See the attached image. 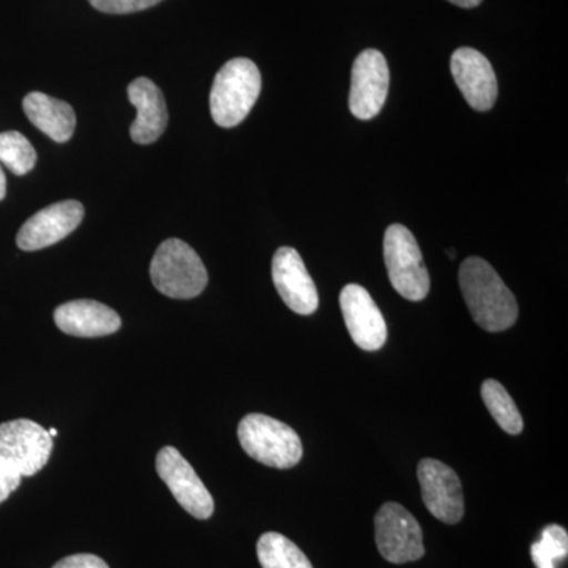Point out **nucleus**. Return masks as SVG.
<instances>
[{"label": "nucleus", "instance_id": "nucleus-1", "mask_svg": "<svg viewBox=\"0 0 568 568\" xmlns=\"http://www.w3.org/2000/svg\"><path fill=\"white\" fill-rule=\"evenodd\" d=\"M458 280L470 316L484 331L504 332L517 323V298L487 261L467 257Z\"/></svg>", "mask_w": 568, "mask_h": 568}, {"label": "nucleus", "instance_id": "nucleus-2", "mask_svg": "<svg viewBox=\"0 0 568 568\" xmlns=\"http://www.w3.org/2000/svg\"><path fill=\"white\" fill-rule=\"evenodd\" d=\"M260 69L250 59H231L216 73L211 91L213 121L223 129H233L244 122L260 99Z\"/></svg>", "mask_w": 568, "mask_h": 568}, {"label": "nucleus", "instance_id": "nucleus-3", "mask_svg": "<svg viewBox=\"0 0 568 568\" xmlns=\"http://www.w3.org/2000/svg\"><path fill=\"white\" fill-rule=\"evenodd\" d=\"M237 436L248 457L275 469H291L304 455L297 433L290 425L264 414H248L242 418Z\"/></svg>", "mask_w": 568, "mask_h": 568}, {"label": "nucleus", "instance_id": "nucleus-4", "mask_svg": "<svg viewBox=\"0 0 568 568\" xmlns=\"http://www.w3.org/2000/svg\"><path fill=\"white\" fill-rule=\"evenodd\" d=\"M155 290L171 298L197 297L207 286L203 260L181 239H168L155 252L151 264Z\"/></svg>", "mask_w": 568, "mask_h": 568}, {"label": "nucleus", "instance_id": "nucleus-5", "mask_svg": "<svg viewBox=\"0 0 568 568\" xmlns=\"http://www.w3.org/2000/svg\"><path fill=\"white\" fill-rule=\"evenodd\" d=\"M384 261L396 293L410 302L424 301L429 293V274L414 234L403 224H392L384 234Z\"/></svg>", "mask_w": 568, "mask_h": 568}, {"label": "nucleus", "instance_id": "nucleus-6", "mask_svg": "<svg viewBox=\"0 0 568 568\" xmlns=\"http://www.w3.org/2000/svg\"><path fill=\"white\" fill-rule=\"evenodd\" d=\"M52 446L48 429L29 418L0 424V459L21 477L39 474L50 462Z\"/></svg>", "mask_w": 568, "mask_h": 568}, {"label": "nucleus", "instance_id": "nucleus-7", "mask_svg": "<svg viewBox=\"0 0 568 568\" xmlns=\"http://www.w3.org/2000/svg\"><path fill=\"white\" fill-rule=\"evenodd\" d=\"M376 544L381 556L392 564L424 558V530L402 504L387 503L375 518Z\"/></svg>", "mask_w": 568, "mask_h": 568}, {"label": "nucleus", "instance_id": "nucleus-8", "mask_svg": "<svg viewBox=\"0 0 568 568\" xmlns=\"http://www.w3.org/2000/svg\"><path fill=\"white\" fill-rule=\"evenodd\" d=\"M156 473L171 489L175 500L192 517L209 519L215 510V503L193 466L182 457L175 447H164L156 455Z\"/></svg>", "mask_w": 568, "mask_h": 568}, {"label": "nucleus", "instance_id": "nucleus-9", "mask_svg": "<svg viewBox=\"0 0 568 568\" xmlns=\"http://www.w3.org/2000/svg\"><path fill=\"white\" fill-rule=\"evenodd\" d=\"M422 499L429 514L446 525H457L465 517L462 480L452 467L439 459L425 458L418 463Z\"/></svg>", "mask_w": 568, "mask_h": 568}, {"label": "nucleus", "instance_id": "nucleus-10", "mask_svg": "<svg viewBox=\"0 0 568 568\" xmlns=\"http://www.w3.org/2000/svg\"><path fill=\"white\" fill-rule=\"evenodd\" d=\"M390 73L383 52L365 50L357 55L351 77L349 108L355 118L369 121L387 100Z\"/></svg>", "mask_w": 568, "mask_h": 568}, {"label": "nucleus", "instance_id": "nucleus-11", "mask_svg": "<svg viewBox=\"0 0 568 568\" xmlns=\"http://www.w3.org/2000/svg\"><path fill=\"white\" fill-rule=\"evenodd\" d=\"M347 332L361 349L379 351L387 342V324L379 306L361 284H347L339 294Z\"/></svg>", "mask_w": 568, "mask_h": 568}, {"label": "nucleus", "instance_id": "nucleus-12", "mask_svg": "<svg viewBox=\"0 0 568 568\" xmlns=\"http://www.w3.org/2000/svg\"><path fill=\"white\" fill-rule=\"evenodd\" d=\"M84 219V205L78 201H61L41 209L31 216L17 235L22 252H37L58 244L73 233Z\"/></svg>", "mask_w": 568, "mask_h": 568}, {"label": "nucleus", "instance_id": "nucleus-13", "mask_svg": "<svg viewBox=\"0 0 568 568\" xmlns=\"http://www.w3.org/2000/svg\"><path fill=\"white\" fill-rule=\"evenodd\" d=\"M272 278L280 297L294 313L313 315L320 306L316 284L306 271L301 254L291 246L276 250L272 261Z\"/></svg>", "mask_w": 568, "mask_h": 568}, {"label": "nucleus", "instance_id": "nucleus-14", "mask_svg": "<svg viewBox=\"0 0 568 568\" xmlns=\"http://www.w3.org/2000/svg\"><path fill=\"white\" fill-rule=\"evenodd\" d=\"M452 74L466 102L476 111H489L497 99V80L491 63L473 48H458L452 54Z\"/></svg>", "mask_w": 568, "mask_h": 568}, {"label": "nucleus", "instance_id": "nucleus-15", "mask_svg": "<svg viewBox=\"0 0 568 568\" xmlns=\"http://www.w3.org/2000/svg\"><path fill=\"white\" fill-rule=\"evenodd\" d=\"M54 323L67 335L99 338L115 334L121 328V316L97 301H71L58 306Z\"/></svg>", "mask_w": 568, "mask_h": 568}, {"label": "nucleus", "instance_id": "nucleus-16", "mask_svg": "<svg viewBox=\"0 0 568 568\" xmlns=\"http://www.w3.org/2000/svg\"><path fill=\"white\" fill-rule=\"evenodd\" d=\"M130 102L136 108V119L130 134L138 144H152L159 141L168 126V108L163 92L149 78H138L126 89Z\"/></svg>", "mask_w": 568, "mask_h": 568}, {"label": "nucleus", "instance_id": "nucleus-17", "mask_svg": "<svg viewBox=\"0 0 568 568\" xmlns=\"http://www.w3.org/2000/svg\"><path fill=\"white\" fill-rule=\"evenodd\" d=\"M29 121L55 142H67L77 129L73 108L47 93L31 92L22 102Z\"/></svg>", "mask_w": 568, "mask_h": 568}, {"label": "nucleus", "instance_id": "nucleus-18", "mask_svg": "<svg viewBox=\"0 0 568 568\" xmlns=\"http://www.w3.org/2000/svg\"><path fill=\"white\" fill-rule=\"evenodd\" d=\"M256 551L263 568H313L305 552L278 532L263 534Z\"/></svg>", "mask_w": 568, "mask_h": 568}, {"label": "nucleus", "instance_id": "nucleus-19", "mask_svg": "<svg viewBox=\"0 0 568 568\" xmlns=\"http://www.w3.org/2000/svg\"><path fill=\"white\" fill-rule=\"evenodd\" d=\"M481 399L497 425L508 435H519L523 432V417L517 405L508 394L507 388L496 379H487L481 384Z\"/></svg>", "mask_w": 568, "mask_h": 568}, {"label": "nucleus", "instance_id": "nucleus-20", "mask_svg": "<svg viewBox=\"0 0 568 568\" xmlns=\"http://www.w3.org/2000/svg\"><path fill=\"white\" fill-rule=\"evenodd\" d=\"M0 162L6 164L11 173L24 175L36 166L37 152L24 134L0 133Z\"/></svg>", "mask_w": 568, "mask_h": 568}, {"label": "nucleus", "instance_id": "nucleus-21", "mask_svg": "<svg viewBox=\"0 0 568 568\" xmlns=\"http://www.w3.org/2000/svg\"><path fill=\"white\" fill-rule=\"evenodd\" d=\"M530 555L537 568H556V564L568 555L567 530L558 525L547 526L540 540L530 548Z\"/></svg>", "mask_w": 568, "mask_h": 568}, {"label": "nucleus", "instance_id": "nucleus-22", "mask_svg": "<svg viewBox=\"0 0 568 568\" xmlns=\"http://www.w3.org/2000/svg\"><path fill=\"white\" fill-rule=\"evenodd\" d=\"M93 9L110 14H129L148 10L163 0H89Z\"/></svg>", "mask_w": 568, "mask_h": 568}, {"label": "nucleus", "instance_id": "nucleus-23", "mask_svg": "<svg viewBox=\"0 0 568 568\" xmlns=\"http://www.w3.org/2000/svg\"><path fill=\"white\" fill-rule=\"evenodd\" d=\"M21 480L20 474L0 459V504L20 488Z\"/></svg>", "mask_w": 568, "mask_h": 568}, {"label": "nucleus", "instance_id": "nucleus-24", "mask_svg": "<svg viewBox=\"0 0 568 568\" xmlns=\"http://www.w3.org/2000/svg\"><path fill=\"white\" fill-rule=\"evenodd\" d=\"M52 568H110V566L95 555H73L59 560Z\"/></svg>", "mask_w": 568, "mask_h": 568}, {"label": "nucleus", "instance_id": "nucleus-25", "mask_svg": "<svg viewBox=\"0 0 568 568\" xmlns=\"http://www.w3.org/2000/svg\"><path fill=\"white\" fill-rule=\"evenodd\" d=\"M448 2L462 7V9H474V7L480 6L481 0H448Z\"/></svg>", "mask_w": 568, "mask_h": 568}, {"label": "nucleus", "instance_id": "nucleus-26", "mask_svg": "<svg viewBox=\"0 0 568 568\" xmlns=\"http://www.w3.org/2000/svg\"><path fill=\"white\" fill-rule=\"evenodd\" d=\"M7 194V179L6 174H3L2 168H0V201L6 197Z\"/></svg>", "mask_w": 568, "mask_h": 568}, {"label": "nucleus", "instance_id": "nucleus-27", "mask_svg": "<svg viewBox=\"0 0 568 568\" xmlns=\"http://www.w3.org/2000/svg\"><path fill=\"white\" fill-rule=\"evenodd\" d=\"M48 433H50V436H51V437H55V436H58V429H55V428H50V429H48Z\"/></svg>", "mask_w": 568, "mask_h": 568}]
</instances>
